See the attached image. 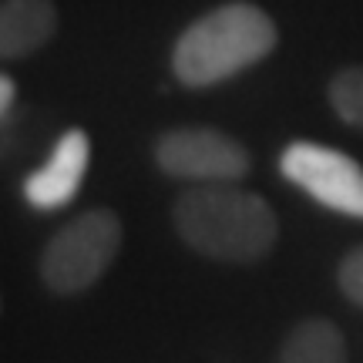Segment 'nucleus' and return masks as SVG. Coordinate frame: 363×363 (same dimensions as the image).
Instances as JSON below:
<instances>
[{
	"instance_id": "1",
	"label": "nucleus",
	"mask_w": 363,
	"mask_h": 363,
	"mask_svg": "<svg viewBox=\"0 0 363 363\" xmlns=\"http://www.w3.org/2000/svg\"><path fill=\"white\" fill-rule=\"evenodd\" d=\"M175 233L189 249L216 262L252 266L266 259L279 235L272 206L233 182H199L175 199Z\"/></svg>"
},
{
	"instance_id": "2",
	"label": "nucleus",
	"mask_w": 363,
	"mask_h": 363,
	"mask_svg": "<svg viewBox=\"0 0 363 363\" xmlns=\"http://www.w3.org/2000/svg\"><path fill=\"white\" fill-rule=\"evenodd\" d=\"M276 40L279 30L269 13L249 0H233L195 17L175 38L172 71L185 88H212L269 57Z\"/></svg>"
},
{
	"instance_id": "3",
	"label": "nucleus",
	"mask_w": 363,
	"mask_h": 363,
	"mask_svg": "<svg viewBox=\"0 0 363 363\" xmlns=\"http://www.w3.org/2000/svg\"><path fill=\"white\" fill-rule=\"evenodd\" d=\"M121 239V219L111 208H88L48 239L38 262L40 279L57 296H78L108 272Z\"/></svg>"
},
{
	"instance_id": "4",
	"label": "nucleus",
	"mask_w": 363,
	"mask_h": 363,
	"mask_svg": "<svg viewBox=\"0 0 363 363\" xmlns=\"http://www.w3.org/2000/svg\"><path fill=\"white\" fill-rule=\"evenodd\" d=\"M155 165L182 182H239L249 175V152L233 135L208 125L169 128L155 138Z\"/></svg>"
},
{
	"instance_id": "5",
	"label": "nucleus",
	"mask_w": 363,
	"mask_h": 363,
	"mask_svg": "<svg viewBox=\"0 0 363 363\" xmlns=\"http://www.w3.org/2000/svg\"><path fill=\"white\" fill-rule=\"evenodd\" d=\"M279 172L320 206L363 219V169L350 155L316 142H293L279 155Z\"/></svg>"
},
{
	"instance_id": "6",
	"label": "nucleus",
	"mask_w": 363,
	"mask_h": 363,
	"mask_svg": "<svg viewBox=\"0 0 363 363\" xmlns=\"http://www.w3.org/2000/svg\"><path fill=\"white\" fill-rule=\"evenodd\" d=\"M91 142L81 128H71L61 135V142L54 145L51 158L30 172L24 182V199L40 212H54V208L67 206L81 189V179L88 172Z\"/></svg>"
},
{
	"instance_id": "7",
	"label": "nucleus",
	"mask_w": 363,
	"mask_h": 363,
	"mask_svg": "<svg viewBox=\"0 0 363 363\" xmlns=\"http://www.w3.org/2000/svg\"><path fill=\"white\" fill-rule=\"evenodd\" d=\"M57 30V7L51 0H4L0 7V54L7 61L40 51Z\"/></svg>"
},
{
	"instance_id": "8",
	"label": "nucleus",
	"mask_w": 363,
	"mask_h": 363,
	"mask_svg": "<svg viewBox=\"0 0 363 363\" xmlns=\"http://www.w3.org/2000/svg\"><path fill=\"white\" fill-rule=\"evenodd\" d=\"M276 363H350L343 330L326 316H306L286 333Z\"/></svg>"
},
{
	"instance_id": "9",
	"label": "nucleus",
	"mask_w": 363,
	"mask_h": 363,
	"mask_svg": "<svg viewBox=\"0 0 363 363\" xmlns=\"http://www.w3.org/2000/svg\"><path fill=\"white\" fill-rule=\"evenodd\" d=\"M330 104L343 125L363 131V65H350L330 78Z\"/></svg>"
},
{
	"instance_id": "10",
	"label": "nucleus",
	"mask_w": 363,
	"mask_h": 363,
	"mask_svg": "<svg viewBox=\"0 0 363 363\" xmlns=\"http://www.w3.org/2000/svg\"><path fill=\"white\" fill-rule=\"evenodd\" d=\"M337 286L340 293L350 299L353 306L363 310V246L350 249L337 266Z\"/></svg>"
},
{
	"instance_id": "11",
	"label": "nucleus",
	"mask_w": 363,
	"mask_h": 363,
	"mask_svg": "<svg viewBox=\"0 0 363 363\" xmlns=\"http://www.w3.org/2000/svg\"><path fill=\"white\" fill-rule=\"evenodd\" d=\"M13 98H17V84L11 78H0V115H4V121L11 118Z\"/></svg>"
}]
</instances>
